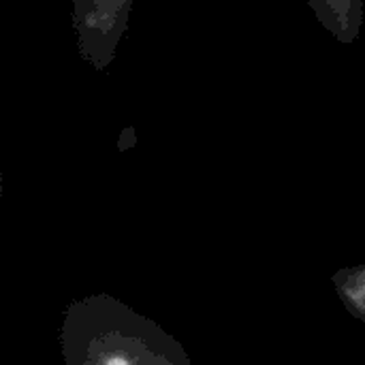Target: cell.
<instances>
[{"label":"cell","mask_w":365,"mask_h":365,"mask_svg":"<svg viewBox=\"0 0 365 365\" xmlns=\"http://www.w3.org/2000/svg\"><path fill=\"white\" fill-rule=\"evenodd\" d=\"M338 41L351 43L361 28V0H306Z\"/></svg>","instance_id":"7a4b0ae2"},{"label":"cell","mask_w":365,"mask_h":365,"mask_svg":"<svg viewBox=\"0 0 365 365\" xmlns=\"http://www.w3.org/2000/svg\"><path fill=\"white\" fill-rule=\"evenodd\" d=\"M105 365H128V361L122 359V357H113V359H109Z\"/></svg>","instance_id":"3957f363"},{"label":"cell","mask_w":365,"mask_h":365,"mask_svg":"<svg viewBox=\"0 0 365 365\" xmlns=\"http://www.w3.org/2000/svg\"><path fill=\"white\" fill-rule=\"evenodd\" d=\"M73 26L79 36L81 56L103 71L126 30L133 0H73Z\"/></svg>","instance_id":"6da1fadb"}]
</instances>
